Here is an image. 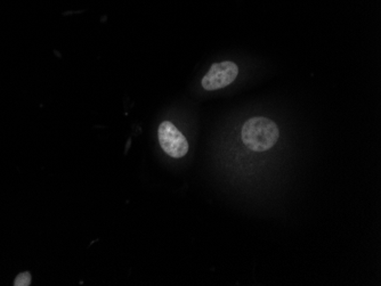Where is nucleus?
Wrapping results in <instances>:
<instances>
[{"label":"nucleus","mask_w":381,"mask_h":286,"mask_svg":"<svg viewBox=\"0 0 381 286\" xmlns=\"http://www.w3.org/2000/svg\"><path fill=\"white\" fill-rule=\"evenodd\" d=\"M30 283H31L30 274L29 273H23V274H19V275L16 277L14 285L15 286H27V285H30Z\"/></svg>","instance_id":"obj_4"},{"label":"nucleus","mask_w":381,"mask_h":286,"mask_svg":"<svg viewBox=\"0 0 381 286\" xmlns=\"http://www.w3.org/2000/svg\"><path fill=\"white\" fill-rule=\"evenodd\" d=\"M280 131L274 121L264 116L251 117L242 127L241 137L251 151L265 152L276 144Z\"/></svg>","instance_id":"obj_1"},{"label":"nucleus","mask_w":381,"mask_h":286,"mask_svg":"<svg viewBox=\"0 0 381 286\" xmlns=\"http://www.w3.org/2000/svg\"><path fill=\"white\" fill-rule=\"evenodd\" d=\"M239 74L238 65L233 62L226 61L216 63L202 79V87L206 90H217L231 85Z\"/></svg>","instance_id":"obj_3"},{"label":"nucleus","mask_w":381,"mask_h":286,"mask_svg":"<svg viewBox=\"0 0 381 286\" xmlns=\"http://www.w3.org/2000/svg\"><path fill=\"white\" fill-rule=\"evenodd\" d=\"M158 137L161 148L171 158H183L188 152L186 138L170 121H163L160 124Z\"/></svg>","instance_id":"obj_2"}]
</instances>
